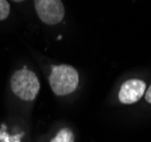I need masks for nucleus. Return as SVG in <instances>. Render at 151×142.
Returning a JSON list of instances; mask_svg holds the SVG:
<instances>
[{"label":"nucleus","instance_id":"f257e3e1","mask_svg":"<svg viewBox=\"0 0 151 142\" xmlns=\"http://www.w3.org/2000/svg\"><path fill=\"white\" fill-rule=\"evenodd\" d=\"M78 73L69 65L53 66L49 77V83L53 93L57 96H67L74 92L78 85Z\"/></svg>","mask_w":151,"mask_h":142},{"label":"nucleus","instance_id":"f03ea898","mask_svg":"<svg viewBox=\"0 0 151 142\" xmlns=\"http://www.w3.org/2000/svg\"><path fill=\"white\" fill-rule=\"evenodd\" d=\"M13 92L18 98L26 101L34 100L40 90V82L37 75L26 67L14 73L10 80Z\"/></svg>","mask_w":151,"mask_h":142},{"label":"nucleus","instance_id":"7ed1b4c3","mask_svg":"<svg viewBox=\"0 0 151 142\" xmlns=\"http://www.w3.org/2000/svg\"><path fill=\"white\" fill-rule=\"evenodd\" d=\"M40 19L48 25H56L64 18L65 9L61 0H34Z\"/></svg>","mask_w":151,"mask_h":142},{"label":"nucleus","instance_id":"20e7f679","mask_svg":"<svg viewBox=\"0 0 151 142\" xmlns=\"http://www.w3.org/2000/svg\"><path fill=\"white\" fill-rule=\"evenodd\" d=\"M145 89H147V85L142 80H137V79L127 80L121 86L119 93H118L119 101L125 105H132L143 97V94L145 93Z\"/></svg>","mask_w":151,"mask_h":142},{"label":"nucleus","instance_id":"39448f33","mask_svg":"<svg viewBox=\"0 0 151 142\" xmlns=\"http://www.w3.org/2000/svg\"><path fill=\"white\" fill-rule=\"evenodd\" d=\"M50 142H75V138H74L73 132L69 128L65 127V128H61L57 133V135L53 139H51Z\"/></svg>","mask_w":151,"mask_h":142},{"label":"nucleus","instance_id":"423d86ee","mask_svg":"<svg viewBox=\"0 0 151 142\" xmlns=\"http://www.w3.org/2000/svg\"><path fill=\"white\" fill-rule=\"evenodd\" d=\"M9 10H10V6L7 2V0H0V21L7 18L9 15Z\"/></svg>","mask_w":151,"mask_h":142},{"label":"nucleus","instance_id":"0eeeda50","mask_svg":"<svg viewBox=\"0 0 151 142\" xmlns=\"http://www.w3.org/2000/svg\"><path fill=\"white\" fill-rule=\"evenodd\" d=\"M145 100H147L149 104H151V85L147 89V91H145Z\"/></svg>","mask_w":151,"mask_h":142},{"label":"nucleus","instance_id":"6e6552de","mask_svg":"<svg viewBox=\"0 0 151 142\" xmlns=\"http://www.w3.org/2000/svg\"><path fill=\"white\" fill-rule=\"evenodd\" d=\"M14 1H16V2H21V1H24V0H14Z\"/></svg>","mask_w":151,"mask_h":142}]
</instances>
